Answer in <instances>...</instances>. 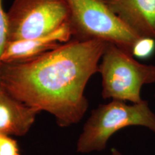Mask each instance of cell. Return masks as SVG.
I'll list each match as a JSON object with an SVG mask.
<instances>
[{"label":"cell","instance_id":"obj_3","mask_svg":"<svg viewBox=\"0 0 155 155\" xmlns=\"http://www.w3.org/2000/svg\"><path fill=\"white\" fill-rule=\"evenodd\" d=\"M104 99L137 104L143 87L155 83V65L142 63L130 53L107 43L98 65Z\"/></svg>","mask_w":155,"mask_h":155},{"label":"cell","instance_id":"obj_9","mask_svg":"<svg viewBox=\"0 0 155 155\" xmlns=\"http://www.w3.org/2000/svg\"><path fill=\"white\" fill-rule=\"evenodd\" d=\"M154 50L155 40L140 37L134 45L131 54L135 58H147L152 55Z\"/></svg>","mask_w":155,"mask_h":155},{"label":"cell","instance_id":"obj_4","mask_svg":"<svg viewBox=\"0 0 155 155\" xmlns=\"http://www.w3.org/2000/svg\"><path fill=\"white\" fill-rule=\"evenodd\" d=\"M73 36L114 44L131 53L140 38L110 8L104 0H65Z\"/></svg>","mask_w":155,"mask_h":155},{"label":"cell","instance_id":"obj_15","mask_svg":"<svg viewBox=\"0 0 155 155\" xmlns=\"http://www.w3.org/2000/svg\"><path fill=\"white\" fill-rule=\"evenodd\" d=\"M154 99H155V91H154Z\"/></svg>","mask_w":155,"mask_h":155},{"label":"cell","instance_id":"obj_5","mask_svg":"<svg viewBox=\"0 0 155 155\" xmlns=\"http://www.w3.org/2000/svg\"><path fill=\"white\" fill-rule=\"evenodd\" d=\"M7 14L9 40L43 35L70 22L65 0H14Z\"/></svg>","mask_w":155,"mask_h":155},{"label":"cell","instance_id":"obj_7","mask_svg":"<svg viewBox=\"0 0 155 155\" xmlns=\"http://www.w3.org/2000/svg\"><path fill=\"white\" fill-rule=\"evenodd\" d=\"M104 1L137 35L155 40V0Z\"/></svg>","mask_w":155,"mask_h":155},{"label":"cell","instance_id":"obj_11","mask_svg":"<svg viewBox=\"0 0 155 155\" xmlns=\"http://www.w3.org/2000/svg\"><path fill=\"white\" fill-rule=\"evenodd\" d=\"M0 155H21L16 139L12 137L3 135L0 140Z\"/></svg>","mask_w":155,"mask_h":155},{"label":"cell","instance_id":"obj_1","mask_svg":"<svg viewBox=\"0 0 155 155\" xmlns=\"http://www.w3.org/2000/svg\"><path fill=\"white\" fill-rule=\"evenodd\" d=\"M107 42L71 40L42 55L18 63H0L3 90L19 101L45 111L61 127L80 122L88 108L85 90Z\"/></svg>","mask_w":155,"mask_h":155},{"label":"cell","instance_id":"obj_8","mask_svg":"<svg viewBox=\"0 0 155 155\" xmlns=\"http://www.w3.org/2000/svg\"><path fill=\"white\" fill-rule=\"evenodd\" d=\"M40 113L2 90L0 93V134L12 137L26 135Z\"/></svg>","mask_w":155,"mask_h":155},{"label":"cell","instance_id":"obj_2","mask_svg":"<svg viewBox=\"0 0 155 155\" xmlns=\"http://www.w3.org/2000/svg\"><path fill=\"white\" fill-rule=\"evenodd\" d=\"M144 127L155 134V114L146 100L137 104L111 100L92 110L76 143L81 154L106 150L114 134L128 127Z\"/></svg>","mask_w":155,"mask_h":155},{"label":"cell","instance_id":"obj_12","mask_svg":"<svg viewBox=\"0 0 155 155\" xmlns=\"http://www.w3.org/2000/svg\"><path fill=\"white\" fill-rule=\"evenodd\" d=\"M110 155H123V154H122L121 153L117 150V149L113 148V149H111V154H110Z\"/></svg>","mask_w":155,"mask_h":155},{"label":"cell","instance_id":"obj_14","mask_svg":"<svg viewBox=\"0 0 155 155\" xmlns=\"http://www.w3.org/2000/svg\"><path fill=\"white\" fill-rule=\"evenodd\" d=\"M2 136H3V134H0V140H1V139H2Z\"/></svg>","mask_w":155,"mask_h":155},{"label":"cell","instance_id":"obj_13","mask_svg":"<svg viewBox=\"0 0 155 155\" xmlns=\"http://www.w3.org/2000/svg\"><path fill=\"white\" fill-rule=\"evenodd\" d=\"M3 88L2 86V81H1V71H0V93L2 91Z\"/></svg>","mask_w":155,"mask_h":155},{"label":"cell","instance_id":"obj_6","mask_svg":"<svg viewBox=\"0 0 155 155\" xmlns=\"http://www.w3.org/2000/svg\"><path fill=\"white\" fill-rule=\"evenodd\" d=\"M73 29L67 22L53 32L22 40H8L0 59V63L9 64L26 62L42 55L61 45L71 41Z\"/></svg>","mask_w":155,"mask_h":155},{"label":"cell","instance_id":"obj_10","mask_svg":"<svg viewBox=\"0 0 155 155\" xmlns=\"http://www.w3.org/2000/svg\"><path fill=\"white\" fill-rule=\"evenodd\" d=\"M2 2L3 0H0V59L6 44L9 40L7 14L3 9Z\"/></svg>","mask_w":155,"mask_h":155}]
</instances>
